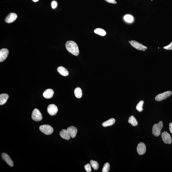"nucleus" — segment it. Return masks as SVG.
I'll list each match as a JSON object with an SVG mask.
<instances>
[{
	"label": "nucleus",
	"mask_w": 172,
	"mask_h": 172,
	"mask_svg": "<svg viewBox=\"0 0 172 172\" xmlns=\"http://www.w3.org/2000/svg\"><path fill=\"white\" fill-rule=\"evenodd\" d=\"M47 111L49 115L53 116L57 114L58 109L56 105L52 104L49 105L47 108Z\"/></svg>",
	"instance_id": "6e6552de"
},
{
	"label": "nucleus",
	"mask_w": 172,
	"mask_h": 172,
	"mask_svg": "<svg viewBox=\"0 0 172 172\" xmlns=\"http://www.w3.org/2000/svg\"><path fill=\"white\" fill-rule=\"evenodd\" d=\"M8 98V95L7 94L3 93L0 95V105H3L5 103Z\"/></svg>",
	"instance_id": "f3484780"
},
{
	"label": "nucleus",
	"mask_w": 172,
	"mask_h": 172,
	"mask_svg": "<svg viewBox=\"0 0 172 172\" xmlns=\"http://www.w3.org/2000/svg\"><path fill=\"white\" fill-rule=\"evenodd\" d=\"M106 2L110 3L116 4L117 3V2L115 0H105Z\"/></svg>",
	"instance_id": "c85d7f7f"
},
{
	"label": "nucleus",
	"mask_w": 172,
	"mask_h": 172,
	"mask_svg": "<svg viewBox=\"0 0 172 172\" xmlns=\"http://www.w3.org/2000/svg\"><path fill=\"white\" fill-rule=\"evenodd\" d=\"M91 165L90 164H87L85 165V168L86 172H90L91 171L92 169Z\"/></svg>",
	"instance_id": "a878e982"
},
{
	"label": "nucleus",
	"mask_w": 172,
	"mask_h": 172,
	"mask_svg": "<svg viewBox=\"0 0 172 172\" xmlns=\"http://www.w3.org/2000/svg\"><path fill=\"white\" fill-rule=\"evenodd\" d=\"M137 150L138 154L140 155H143L146 151V146L144 143L141 142L137 145Z\"/></svg>",
	"instance_id": "9d476101"
},
{
	"label": "nucleus",
	"mask_w": 172,
	"mask_h": 172,
	"mask_svg": "<svg viewBox=\"0 0 172 172\" xmlns=\"http://www.w3.org/2000/svg\"><path fill=\"white\" fill-rule=\"evenodd\" d=\"M32 1L34 2H37L39 1V0H32Z\"/></svg>",
	"instance_id": "7c9ffc66"
},
{
	"label": "nucleus",
	"mask_w": 172,
	"mask_h": 172,
	"mask_svg": "<svg viewBox=\"0 0 172 172\" xmlns=\"http://www.w3.org/2000/svg\"><path fill=\"white\" fill-rule=\"evenodd\" d=\"M172 94V92L170 91H168L159 94L155 97V100L157 101H161L167 99Z\"/></svg>",
	"instance_id": "39448f33"
},
{
	"label": "nucleus",
	"mask_w": 172,
	"mask_h": 172,
	"mask_svg": "<svg viewBox=\"0 0 172 172\" xmlns=\"http://www.w3.org/2000/svg\"><path fill=\"white\" fill-rule=\"evenodd\" d=\"M2 158L10 167H13L14 165V163L8 154L5 153H3L1 155Z\"/></svg>",
	"instance_id": "9b49d317"
},
{
	"label": "nucleus",
	"mask_w": 172,
	"mask_h": 172,
	"mask_svg": "<svg viewBox=\"0 0 172 172\" xmlns=\"http://www.w3.org/2000/svg\"><path fill=\"white\" fill-rule=\"evenodd\" d=\"M32 118L33 120L36 121H40L42 119V115L38 109L35 108L33 110L32 114Z\"/></svg>",
	"instance_id": "20e7f679"
},
{
	"label": "nucleus",
	"mask_w": 172,
	"mask_h": 172,
	"mask_svg": "<svg viewBox=\"0 0 172 172\" xmlns=\"http://www.w3.org/2000/svg\"><path fill=\"white\" fill-rule=\"evenodd\" d=\"M17 18V14L14 13H11L5 18V21L7 23H11L13 22Z\"/></svg>",
	"instance_id": "f8f14e48"
},
{
	"label": "nucleus",
	"mask_w": 172,
	"mask_h": 172,
	"mask_svg": "<svg viewBox=\"0 0 172 172\" xmlns=\"http://www.w3.org/2000/svg\"><path fill=\"white\" fill-rule=\"evenodd\" d=\"M67 50L69 52L75 56L79 54V50L77 44L75 42L69 40L66 42V45Z\"/></svg>",
	"instance_id": "f257e3e1"
},
{
	"label": "nucleus",
	"mask_w": 172,
	"mask_h": 172,
	"mask_svg": "<svg viewBox=\"0 0 172 172\" xmlns=\"http://www.w3.org/2000/svg\"><path fill=\"white\" fill-rule=\"evenodd\" d=\"M163 127V122L160 121L158 124H154L152 128V134L156 137H158L161 134Z\"/></svg>",
	"instance_id": "f03ea898"
},
{
	"label": "nucleus",
	"mask_w": 172,
	"mask_h": 172,
	"mask_svg": "<svg viewBox=\"0 0 172 172\" xmlns=\"http://www.w3.org/2000/svg\"><path fill=\"white\" fill-rule=\"evenodd\" d=\"M110 169V165L109 163H106L104 164L102 171L103 172H108Z\"/></svg>",
	"instance_id": "b1692460"
},
{
	"label": "nucleus",
	"mask_w": 172,
	"mask_h": 172,
	"mask_svg": "<svg viewBox=\"0 0 172 172\" xmlns=\"http://www.w3.org/2000/svg\"><path fill=\"white\" fill-rule=\"evenodd\" d=\"M9 53L8 49L4 48L1 49L0 50V62L4 61L8 57Z\"/></svg>",
	"instance_id": "1a4fd4ad"
},
{
	"label": "nucleus",
	"mask_w": 172,
	"mask_h": 172,
	"mask_svg": "<svg viewBox=\"0 0 172 172\" xmlns=\"http://www.w3.org/2000/svg\"><path fill=\"white\" fill-rule=\"evenodd\" d=\"M130 43L133 47L139 50L144 51L147 49L146 47L135 40H131Z\"/></svg>",
	"instance_id": "423d86ee"
},
{
	"label": "nucleus",
	"mask_w": 172,
	"mask_h": 172,
	"mask_svg": "<svg viewBox=\"0 0 172 172\" xmlns=\"http://www.w3.org/2000/svg\"><path fill=\"white\" fill-rule=\"evenodd\" d=\"M67 130L71 137L73 138L75 137L78 132L77 129L75 127L70 126L67 128Z\"/></svg>",
	"instance_id": "ddd939ff"
},
{
	"label": "nucleus",
	"mask_w": 172,
	"mask_h": 172,
	"mask_svg": "<svg viewBox=\"0 0 172 172\" xmlns=\"http://www.w3.org/2000/svg\"><path fill=\"white\" fill-rule=\"evenodd\" d=\"M52 8L53 9L55 8L57 6V3L55 1H53L51 4Z\"/></svg>",
	"instance_id": "cd10ccee"
},
{
	"label": "nucleus",
	"mask_w": 172,
	"mask_h": 172,
	"mask_svg": "<svg viewBox=\"0 0 172 172\" xmlns=\"http://www.w3.org/2000/svg\"><path fill=\"white\" fill-rule=\"evenodd\" d=\"M60 135L62 138L66 140L70 139V136L67 130H62L60 133Z\"/></svg>",
	"instance_id": "2eb2a0df"
},
{
	"label": "nucleus",
	"mask_w": 172,
	"mask_h": 172,
	"mask_svg": "<svg viewBox=\"0 0 172 172\" xmlns=\"http://www.w3.org/2000/svg\"><path fill=\"white\" fill-rule=\"evenodd\" d=\"M115 118H112L108 120L105 121L102 123V125L104 127H107L112 126L115 124Z\"/></svg>",
	"instance_id": "a211bd4d"
},
{
	"label": "nucleus",
	"mask_w": 172,
	"mask_h": 172,
	"mask_svg": "<svg viewBox=\"0 0 172 172\" xmlns=\"http://www.w3.org/2000/svg\"><path fill=\"white\" fill-rule=\"evenodd\" d=\"M54 91L51 89H49L45 91L43 94V97L46 99H50L52 97L54 94Z\"/></svg>",
	"instance_id": "4468645a"
},
{
	"label": "nucleus",
	"mask_w": 172,
	"mask_h": 172,
	"mask_svg": "<svg viewBox=\"0 0 172 172\" xmlns=\"http://www.w3.org/2000/svg\"><path fill=\"white\" fill-rule=\"evenodd\" d=\"M94 32L96 34L99 35L104 36L106 35V32L102 28H97L94 30Z\"/></svg>",
	"instance_id": "412c9836"
},
{
	"label": "nucleus",
	"mask_w": 172,
	"mask_h": 172,
	"mask_svg": "<svg viewBox=\"0 0 172 172\" xmlns=\"http://www.w3.org/2000/svg\"><path fill=\"white\" fill-rule=\"evenodd\" d=\"M144 103V101L141 100L137 104L136 106V109L139 112H141L143 111V106Z\"/></svg>",
	"instance_id": "4be33fe9"
},
{
	"label": "nucleus",
	"mask_w": 172,
	"mask_h": 172,
	"mask_svg": "<svg viewBox=\"0 0 172 172\" xmlns=\"http://www.w3.org/2000/svg\"><path fill=\"white\" fill-rule=\"evenodd\" d=\"M124 19L125 21L128 23L132 22L134 20L132 16L130 15H126L125 16H124Z\"/></svg>",
	"instance_id": "393cba45"
},
{
	"label": "nucleus",
	"mask_w": 172,
	"mask_h": 172,
	"mask_svg": "<svg viewBox=\"0 0 172 172\" xmlns=\"http://www.w3.org/2000/svg\"><path fill=\"white\" fill-rule=\"evenodd\" d=\"M39 129L41 132L46 135H50L54 131L52 127L48 125H43L39 127Z\"/></svg>",
	"instance_id": "7ed1b4c3"
},
{
	"label": "nucleus",
	"mask_w": 172,
	"mask_h": 172,
	"mask_svg": "<svg viewBox=\"0 0 172 172\" xmlns=\"http://www.w3.org/2000/svg\"><path fill=\"white\" fill-rule=\"evenodd\" d=\"M169 129L170 133L172 134V123H170L169 124Z\"/></svg>",
	"instance_id": "c756f323"
},
{
	"label": "nucleus",
	"mask_w": 172,
	"mask_h": 172,
	"mask_svg": "<svg viewBox=\"0 0 172 172\" xmlns=\"http://www.w3.org/2000/svg\"><path fill=\"white\" fill-rule=\"evenodd\" d=\"M129 43H130V42H131V41H129Z\"/></svg>",
	"instance_id": "2f4dec72"
},
{
	"label": "nucleus",
	"mask_w": 172,
	"mask_h": 172,
	"mask_svg": "<svg viewBox=\"0 0 172 172\" xmlns=\"http://www.w3.org/2000/svg\"><path fill=\"white\" fill-rule=\"evenodd\" d=\"M151 1H153V0H151Z\"/></svg>",
	"instance_id": "473e14b6"
},
{
	"label": "nucleus",
	"mask_w": 172,
	"mask_h": 172,
	"mask_svg": "<svg viewBox=\"0 0 172 172\" xmlns=\"http://www.w3.org/2000/svg\"><path fill=\"white\" fill-rule=\"evenodd\" d=\"M164 48L167 50H172V42L169 45L165 47H164Z\"/></svg>",
	"instance_id": "bb28decb"
},
{
	"label": "nucleus",
	"mask_w": 172,
	"mask_h": 172,
	"mask_svg": "<svg viewBox=\"0 0 172 172\" xmlns=\"http://www.w3.org/2000/svg\"><path fill=\"white\" fill-rule=\"evenodd\" d=\"M74 94L76 97L80 98L82 96V92L81 89L79 87L76 88L74 91Z\"/></svg>",
	"instance_id": "aec40b11"
},
{
	"label": "nucleus",
	"mask_w": 172,
	"mask_h": 172,
	"mask_svg": "<svg viewBox=\"0 0 172 172\" xmlns=\"http://www.w3.org/2000/svg\"><path fill=\"white\" fill-rule=\"evenodd\" d=\"M57 70L58 72L62 76H67L69 75L68 71L67 69L63 66H59L57 68Z\"/></svg>",
	"instance_id": "dca6fc26"
},
{
	"label": "nucleus",
	"mask_w": 172,
	"mask_h": 172,
	"mask_svg": "<svg viewBox=\"0 0 172 172\" xmlns=\"http://www.w3.org/2000/svg\"><path fill=\"white\" fill-rule=\"evenodd\" d=\"M128 122L133 126H136L138 125V122H137V119L133 115L129 117V120H128Z\"/></svg>",
	"instance_id": "6ab92c4d"
},
{
	"label": "nucleus",
	"mask_w": 172,
	"mask_h": 172,
	"mask_svg": "<svg viewBox=\"0 0 172 172\" xmlns=\"http://www.w3.org/2000/svg\"><path fill=\"white\" fill-rule=\"evenodd\" d=\"M90 163L92 167L95 170L98 169L99 167V164H98V162L94 161L93 160H91L90 161Z\"/></svg>",
	"instance_id": "5701e85b"
},
{
	"label": "nucleus",
	"mask_w": 172,
	"mask_h": 172,
	"mask_svg": "<svg viewBox=\"0 0 172 172\" xmlns=\"http://www.w3.org/2000/svg\"><path fill=\"white\" fill-rule=\"evenodd\" d=\"M162 139L164 143L166 144H170L172 143V140L170 134L167 132H164L162 133L161 135Z\"/></svg>",
	"instance_id": "0eeeda50"
}]
</instances>
